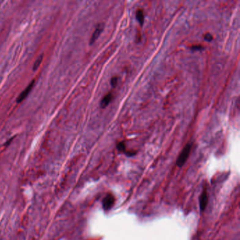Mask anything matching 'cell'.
<instances>
[{
	"label": "cell",
	"instance_id": "1",
	"mask_svg": "<svg viewBox=\"0 0 240 240\" xmlns=\"http://www.w3.org/2000/svg\"><path fill=\"white\" fill-rule=\"evenodd\" d=\"M191 148H192L191 144H187V145L184 147L183 151H181V153H180V155H179V157L176 161V164L178 167H182L185 164L186 161H187L189 156H190Z\"/></svg>",
	"mask_w": 240,
	"mask_h": 240
},
{
	"label": "cell",
	"instance_id": "2",
	"mask_svg": "<svg viewBox=\"0 0 240 240\" xmlns=\"http://www.w3.org/2000/svg\"><path fill=\"white\" fill-rule=\"evenodd\" d=\"M104 23H99V24L97 25L96 28H95L94 31L93 32L92 35L90 38V45H92V44H94L95 42V41L97 40V38H99L100 35H101L102 32L104 30Z\"/></svg>",
	"mask_w": 240,
	"mask_h": 240
},
{
	"label": "cell",
	"instance_id": "3",
	"mask_svg": "<svg viewBox=\"0 0 240 240\" xmlns=\"http://www.w3.org/2000/svg\"><path fill=\"white\" fill-rule=\"evenodd\" d=\"M115 202V197H113V195L111 194H109L106 195V197L104 198L102 202V206H103V209L105 211H108L109 209L112 208L113 205Z\"/></svg>",
	"mask_w": 240,
	"mask_h": 240
},
{
	"label": "cell",
	"instance_id": "4",
	"mask_svg": "<svg viewBox=\"0 0 240 240\" xmlns=\"http://www.w3.org/2000/svg\"><path fill=\"white\" fill-rule=\"evenodd\" d=\"M35 83V81L33 80L31 83L29 84L28 85V87L25 88V89L23 90L21 93H20V95L18 96V99H17V103H20V102H21L28 97V95L29 94V93L31 92L32 87H34Z\"/></svg>",
	"mask_w": 240,
	"mask_h": 240
},
{
	"label": "cell",
	"instance_id": "5",
	"mask_svg": "<svg viewBox=\"0 0 240 240\" xmlns=\"http://www.w3.org/2000/svg\"><path fill=\"white\" fill-rule=\"evenodd\" d=\"M207 203H208V196H207V192L206 190H204L202 194L200 196L199 204H200V209L201 211H204L206 209Z\"/></svg>",
	"mask_w": 240,
	"mask_h": 240
},
{
	"label": "cell",
	"instance_id": "6",
	"mask_svg": "<svg viewBox=\"0 0 240 240\" xmlns=\"http://www.w3.org/2000/svg\"><path fill=\"white\" fill-rule=\"evenodd\" d=\"M112 94L111 93H109L108 94H106L105 97L103 98V99L102 100L101 102V107L102 109L106 108V107L109 105V103L111 102L112 100Z\"/></svg>",
	"mask_w": 240,
	"mask_h": 240
},
{
	"label": "cell",
	"instance_id": "7",
	"mask_svg": "<svg viewBox=\"0 0 240 240\" xmlns=\"http://www.w3.org/2000/svg\"><path fill=\"white\" fill-rule=\"evenodd\" d=\"M136 18L137 20H138V22L139 23V24L142 25L144 20V16L143 11L142 10H137L136 13Z\"/></svg>",
	"mask_w": 240,
	"mask_h": 240
},
{
	"label": "cell",
	"instance_id": "8",
	"mask_svg": "<svg viewBox=\"0 0 240 240\" xmlns=\"http://www.w3.org/2000/svg\"><path fill=\"white\" fill-rule=\"evenodd\" d=\"M42 59H43V56L42 55L39 56V58L35 61V64L33 65V71H36V70L38 68Z\"/></svg>",
	"mask_w": 240,
	"mask_h": 240
},
{
	"label": "cell",
	"instance_id": "9",
	"mask_svg": "<svg viewBox=\"0 0 240 240\" xmlns=\"http://www.w3.org/2000/svg\"><path fill=\"white\" fill-rule=\"evenodd\" d=\"M117 149L119 151H122V152H125V143L123 142H119L118 144L117 145Z\"/></svg>",
	"mask_w": 240,
	"mask_h": 240
},
{
	"label": "cell",
	"instance_id": "10",
	"mask_svg": "<svg viewBox=\"0 0 240 240\" xmlns=\"http://www.w3.org/2000/svg\"><path fill=\"white\" fill-rule=\"evenodd\" d=\"M118 84V78L117 77H113L111 80V85L113 87H115Z\"/></svg>",
	"mask_w": 240,
	"mask_h": 240
},
{
	"label": "cell",
	"instance_id": "11",
	"mask_svg": "<svg viewBox=\"0 0 240 240\" xmlns=\"http://www.w3.org/2000/svg\"><path fill=\"white\" fill-rule=\"evenodd\" d=\"M204 49V47L201 45H193L192 46H191V50H193V51H195V50H201Z\"/></svg>",
	"mask_w": 240,
	"mask_h": 240
},
{
	"label": "cell",
	"instance_id": "12",
	"mask_svg": "<svg viewBox=\"0 0 240 240\" xmlns=\"http://www.w3.org/2000/svg\"><path fill=\"white\" fill-rule=\"evenodd\" d=\"M204 39L208 42H211L213 40V36H212L210 33H206L204 35Z\"/></svg>",
	"mask_w": 240,
	"mask_h": 240
}]
</instances>
